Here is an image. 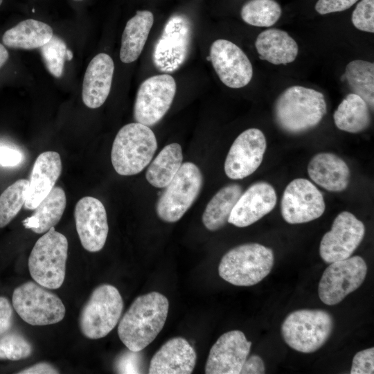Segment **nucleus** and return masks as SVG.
I'll use <instances>...</instances> for the list:
<instances>
[{"label": "nucleus", "instance_id": "obj_39", "mask_svg": "<svg viewBox=\"0 0 374 374\" xmlns=\"http://www.w3.org/2000/svg\"><path fill=\"white\" fill-rule=\"evenodd\" d=\"M12 323V305L6 297L0 296V337L10 329Z\"/></svg>", "mask_w": 374, "mask_h": 374}, {"label": "nucleus", "instance_id": "obj_38", "mask_svg": "<svg viewBox=\"0 0 374 374\" xmlns=\"http://www.w3.org/2000/svg\"><path fill=\"white\" fill-rule=\"evenodd\" d=\"M358 0H318L316 11L320 15L341 12L353 6Z\"/></svg>", "mask_w": 374, "mask_h": 374}, {"label": "nucleus", "instance_id": "obj_42", "mask_svg": "<svg viewBox=\"0 0 374 374\" xmlns=\"http://www.w3.org/2000/svg\"><path fill=\"white\" fill-rule=\"evenodd\" d=\"M59 372L51 364L40 362L18 372L20 374H55Z\"/></svg>", "mask_w": 374, "mask_h": 374}, {"label": "nucleus", "instance_id": "obj_43", "mask_svg": "<svg viewBox=\"0 0 374 374\" xmlns=\"http://www.w3.org/2000/svg\"><path fill=\"white\" fill-rule=\"evenodd\" d=\"M9 57V54L6 47L0 43V68L2 67Z\"/></svg>", "mask_w": 374, "mask_h": 374}, {"label": "nucleus", "instance_id": "obj_23", "mask_svg": "<svg viewBox=\"0 0 374 374\" xmlns=\"http://www.w3.org/2000/svg\"><path fill=\"white\" fill-rule=\"evenodd\" d=\"M255 47L260 59L275 65L294 62L299 53L296 42L286 31L278 28L261 32L256 37Z\"/></svg>", "mask_w": 374, "mask_h": 374}, {"label": "nucleus", "instance_id": "obj_33", "mask_svg": "<svg viewBox=\"0 0 374 374\" xmlns=\"http://www.w3.org/2000/svg\"><path fill=\"white\" fill-rule=\"evenodd\" d=\"M40 53L48 72L55 78H60L63 73L66 53L65 42L59 37L51 39L40 48Z\"/></svg>", "mask_w": 374, "mask_h": 374}, {"label": "nucleus", "instance_id": "obj_45", "mask_svg": "<svg viewBox=\"0 0 374 374\" xmlns=\"http://www.w3.org/2000/svg\"><path fill=\"white\" fill-rule=\"evenodd\" d=\"M3 0H0V6L1 5Z\"/></svg>", "mask_w": 374, "mask_h": 374}, {"label": "nucleus", "instance_id": "obj_14", "mask_svg": "<svg viewBox=\"0 0 374 374\" xmlns=\"http://www.w3.org/2000/svg\"><path fill=\"white\" fill-rule=\"evenodd\" d=\"M267 148L263 132L257 128L242 132L233 141L226 157L224 172L232 179H242L260 166Z\"/></svg>", "mask_w": 374, "mask_h": 374}, {"label": "nucleus", "instance_id": "obj_46", "mask_svg": "<svg viewBox=\"0 0 374 374\" xmlns=\"http://www.w3.org/2000/svg\"><path fill=\"white\" fill-rule=\"evenodd\" d=\"M32 11L34 12H35V9H33Z\"/></svg>", "mask_w": 374, "mask_h": 374}, {"label": "nucleus", "instance_id": "obj_2", "mask_svg": "<svg viewBox=\"0 0 374 374\" xmlns=\"http://www.w3.org/2000/svg\"><path fill=\"white\" fill-rule=\"evenodd\" d=\"M326 111V102L322 93L299 85L284 90L274 106L277 125L290 134H300L315 127Z\"/></svg>", "mask_w": 374, "mask_h": 374}, {"label": "nucleus", "instance_id": "obj_10", "mask_svg": "<svg viewBox=\"0 0 374 374\" xmlns=\"http://www.w3.org/2000/svg\"><path fill=\"white\" fill-rule=\"evenodd\" d=\"M367 266L359 256L330 263L323 271L318 293L321 301L328 305L340 303L364 282Z\"/></svg>", "mask_w": 374, "mask_h": 374}, {"label": "nucleus", "instance_id": "obj_12", "mask_svg": "<svg viewBox=\"0 0 374 374\" xmlns=\"http://www.w3.org/2000/svg\"><path fill=\"white\" fill-rule=\"evenodd\" d=\"M326 209L321 191L303 178L292 180L285 188L280 204L281 215L289 224H302L320 217Z\"/></svg>", "mask_w": 374, "mask_h": 374}, {"label": "nucleus", "instance_id": "obj_7", "mask_svg": "<svg viewBox=\"0 0 374 374\" xmlns=\"http://www.w3.org/2000/svg\"><path fill=\"white\" fill-rule=\"evenodd\" d=\"M123 308V299L116 287L109 284L99 285L81 311L82 333L91 339L105 337L118 323Z\"/></svg>", "mask_w": 374, "mask_h": 374}, {"label": "nucleus", "instance_id": "obj_9", "mask_svg": "<svg viewBox=\"0 0 374 374\" xmlns=\"http://www.w3.org/2000/svg\"><path fill=\"white\" fill-rule=\"evenodd\" d=\"M12 305L19 316L32 326L54 324L62 321L65 315V307L61 299L32 281L14 290Z\"/></svg>", "mask_w": 374, "mask_h": 374}, {"label": "nucleus", "instance_id": "obj_11", "mask_svg": "<svg viewBox=\"0 0 374 374\" xmlns=\"http://www.w3.org/2000/svg\"><path fill=\"white\" fill-rule=\"evenodd\" d=\"M177 90L172 76L161 74L151 76L140 85L134 106L136 122L147 126L157 124L170 109Z\"/></svg>", "mask_w": 374, "mask_h": 374}, {"label": "nucleus", "instance_id": "obj_27", "mask_svg": "<svg viewBox=\"0 0 374 374\" xmlns=\"http://www.w3.org/2000/svg\"><path fill=\"white\" fill-rule=\"evenodd\" d=\"M336 127L349 133H359L370 125V107L358 95L350 93L338 105L333 114Z\"/></svg>", "mask_w": 374, "mask_h": 374}, {"label": "nucleus", "instance_id": "obj_36", "mask_svg": "<svg viewBox=\"0 0 374 374\" xmlns=\"http://www.w3.org/2000/svg\"><path fill=\"white\" fill-rule=\"evenodd\" d=\"M141 351H132L128 349L117 359L115 368L119 373H141Z\"/></svg>", "mask_w": 374, "mask_h": 374}, {"label": "nucleus", "instance_id": "obj_20", "mask_svg": "<svg viewBox=\"0 0 374 374\" xmlns=\"http://www.w3.org/2000/svg\"><path fill=\"white\" fill-rule=\"evenodd\" d=\"M62 169L59 153L46 151L36 159L29 180L24 208L34 210L51 192L58 179Z\"/></svg>", "mask_w": 374, "mask_h": 374}, {"label": "nucleus", "instance_id": "obj_16", "mask_svg": "<svg viewBox=\"0 0 374 374\" xmlns=\"http://www.w3.org/2000/svg\"><path fill=\"white\" fill-rule=\"evenodd\" d=\"M76 231L80 242L88 251L101 250L106 242L109 226L105 208L93 197H84L74 209Z\"/></svg>", "mask_w": 374, "mask_h": 374}, {"label": "nucleus", "instance_id": "obj_35", "mask_svg": "<svg viewBox=\"0 0 374 374\" xmlns=\"http://www.w3.org/2000/svg\"><path fill=\"white\" fill-rule=\"evenodd\" d=\"M354 26L359 30L374 33V0H361L351 18Z\"/></svg>", "mask_w": 374, "mask_h": 374}, {"label": "nucleus", "instance_id": "obj_18", "mask_svg": "<svg viewBox=\"0 0 374 374\" xmlns=\"http://www.w3.org/2000/svg\"><path fill=\"white\" fill-rule=\"evenodd\" d=\"M276 193L267 182L258 181L250 186L238 199L228 222L238 227H246L270 213L276 204Z\"/></svg>", "mask_w": 374, "mask_h": 374}, {"label": "nucleus", "instance_id": "obj_40", "mask_svg": "<svg viewBox=\"0 0 374 374\" xmlns=\"http://www.w3.org/2000/svg\"><path fill=\"white\" fill-rule=\"evenodd\" d=\"M22 161L21 153L12 148L0 145V165L15 166Z\"/></svg>", "mask_w": 374, "mask_h": 374}, {"label": "nucleus", "instance_id": "obj_41", "mask_svg": "<svg viewBox=\"0 0 374 374\" xmlns=\"http://www.w3.org/2000/svg\"><path fill=\"white\" fill-rule=\"evenodd\" d=\"M265 373L264 362L262 358L256 355H251L246 359L240 372L242 374H263Z\"/></svg>", "mask_w": 374, "mask_h": 374}, {"label": "nucleus", "instance_id": "obj_26", "mask_svg": "<svg viewBox=\"0 0 374 374\" xmlns=\"http://www.w3.org/2000/svg\"><path fill=\"white\" fill-rule=\"evenodd\" d=\"M51 27L42 21L28 19L7 30L3 35L5 46L17 49L40 48L53 37Z\"/></svg>", "mask_w": 374, "mask_h": 374}, {"label": "nucleus", "instance_id": "obj_37", "mask_svg": "<svg viewBox=\"0 0 374 374\" xmlns=\"http://www.w3.org/2000/svg\"><path fill=\"white\" fill-rule=\"evenodd\" d=\"M374 348L364 349L353 357L350 374H373L374 373Z\"/></svg>", "mask_w": 374, "mask_h": 374}, {"label": "nucleus", "instance_id": "obj_30", "mask_svg": "<svg viewBox=\"0 0 374 374\" xmlns=\"http://www.w3.org/2000/svg\"><path fill=\"white\" fill-rule=\"evenodd\" d=\"M344 77L353 93L363 98L370 108L374 105V64L355 60L346 66Z\"/></svg>", "mask_w": 374, "mask_h": 374}, {"label": "nucleus", "instance_id": "obj_8", "mask_svg": "<svg viewBox=\"0 0 374 374\" xmlns=\"http://www.w3.org/2000/svg\"><path fill=\"white\" fill-rule=\"evenodd\" d=\"M202 184V174L195 163L181 164L157 202L158 217L169 223L179 220L196 200Z\"/></svg>", "mask_w": 374, "mask_h": 374}, {"label": "nucleus", "instance_id": "obj_6", "mask_svg": "<svg viewBox=\"0 0 374 374\" xmlns=\"http://www.w3.org/2000/svg\"><path fill=\"white\" fill-rule=\"evenodd\" d=\"M334 326L330 313L322 310H299L290 313L281 326L285 343L303 353H314L328 339Z\"/></svg>", "mask_w": 374, "mask_h": 374}, {"label": "nucleus", "instance_id": "obj_25", "mask_svg": "<svg viewBox=\"0 0 374 374\" xmlns=\"http://www.w3.org/2000/svg\"><path fill=\"white\" fill-rule=\"evenodd\" d=\"M66 204L64 190L60 186L53 187L35 207L33 215L22 221L23 225L36 233H44L59 222Z\"/></svg>", "mask_w": 374, "mask_h": 374}, {"label": "nucleus", "instance_id": "obj_17", "mask_svg": "<svg viewBox=\"0 0 374 374\" xmlns=\"http://www.w3.org/2000/svg\"><path fill=\"white\" fill-rule=\"evenodd\" d=\"M251 342L240 330L222 335L211 347L205 366L206 374H238L247 358Z\"/></svg>", "mask_w": 374, "mask_h": 374}, {"label": "nucleus", "instance_id": "obj_15", "mask_svg": "<svg viewBox=\"0 0 374 374\" xmlns=\"http://www.w3.org/2000/svg\"><path fill=\"white\" fill-rule=\"evenodd\" d=\"M210 60L220 80L228 87H244L253 77V66L249 57L231 41H214L210 48Z\"/></svg>", "mask_w": 374, "mask_h": 374}, {"label": "nucleus", "instance_id": "obj_1", "mask_svg": "<svg viewBox=\"0 0 374 374\" xmlns=\"http://www.w3.org/2000/svg\"><path fill=\"white\" fill-rule=\"evenodd\" d=\"M169 302L162 294L152 292L136 298L121 318L118 335L127 349L141 351L161 331Z\"/></svg>", "mask_w": 374, "mask_h": 374}, {"label": "nucleus", "instance_id": "obj_5", "mask_svg": "<svg viewBox=\"0 0 374 374\" xmlns=\"http://www.w3.org/2000/svg\"><path fill=\"white\" fill-rule=\"evenodd\" d=\"M68 256V240L54 227L35 242L28 258V269L33 280L48 289L62 285Z\"/></svg>", "mask_w": 374, "mask_h": 374}, {"label": "nucleus", "instance_id": "obj_4", "mask_svg": "<svg viewBox=\"0 0 374 374\" xmlns=\"http://www.w3.org/2000/svg\"><path fill=\"white\" fill-rule=\"evenodd\" d=\"M274 261L271 249L258 243H246L230 249L223 256L218 272L222 278L232 285L252 286L269 274Z\"/></svg>", "mask_w": 374, "mask_h": 374}, {"label": "nucleus", "instance_id": "obj_3", "mask_svg": "<svg viewBox=\"0 0 374 374\" xmlns=\"http://www.w3.org/2000/svg\"><path fill=\"white\" fill-rule=\"evenodd\" d=\"M157 148L156 136L148 126L137 122L127 124L114 140L112 166L121 175H136L150 163Z\"/></svg>", "mask_w": 374, "mask_h": 374}, {"label": "nucleus", "instance_id": "obj_21", "mask_svg": "<svg viewBox=\"0 0 374 374\" xmlns=\"http://www.w3.org/2000/svg\"><path fill=\"white\" fill-rule=\"evenodd\" d=\"M114 64L106 53L96 55L89 62L83 80L82 97L89 108L100 107L108 97L113 78Z\"/></svg>", "mask_w": 374, "mask_h": 374}, {"label": "nucleus", "instance_id": "obj_32", "mask_svg": "<svg viewBox=\"0 0 374 374\" xmlns=\"http://www.w3.org/2000/svg\"><path fill=\"white\" fill-rule=\"evenodd\" d=\"M29 181L21 179L0 195V228L5 227L18 214L26 202Z\"/></svg>", "mask_w": 374, "mask_h": 374}, {"label": "nucleus", "instance_id": "obj_13", "mask_svg": "<svg viewBox=\"0 0 374 374\" xmlns=\"http://www.w3.org/2000/svg\"><path fill=\"white\" fill-rule=\"evenodd\" d=\"M365 235V226L353 213L343 211L335 217L331 230L323 236L319 253L326 263L346 259L353 253Z\"/></svg>", "mask_w": 374, "mask_h": 374}, {"label": "nucleus", "instance_id": "obj_44", "mask_svg": "<svg viewBox=\"0 0 374 374\" xmlns=\"http://www.w3.org/2000/svg\"><path fill=\"white\" fill-rule=\"evenodd\" d=\"M73 54L72 51L69 49H66V57L68 60H71L73 59Z\"/></svg>", "mask_w": 374, "mask_h": 374}, {"label": "nucleus", "instance_id": "obj_22", "mask_svg": "<svg viewBox=\"0 0 374 374\" xmlns=\"http://www.w3.org/2000/svg\"><path fill=\"white\" fill-rule=\"evenodd\" d=\"M308 172L313 181L330 192L343 191L350 182L348 165L333 153L321 152L314 155L308 163Z\"/></svg>", "mask_w": 374, "mask_h": 374}, {"label": "nucleus", "instance_id": "obj_28", "mask_svg": "<svg viewBox=\"0 0 374 374\" xmlns=\"http://www.w3.org/2000/svg\"><path fill=\"white\" fill-rule=\"evenodd\" d=\"M242 193V187L238 184H231L219 190L203 213L204 226L212 231L223 227L228 222L231 212Z\"/></svg>", "mask_w": 374, "mask_h": 374}, {"label": "nucleus", "instance_id": "obj_31", "mask_svg": "<svg viewBox=\"0 0 374 374\" xmlns=\"http://www.w3.org/2000/svg\"><path fill=\"white\" fill-rule=\"evenodd\" d=\"M282 9L275 0H249L242 7V20L253 26L269 27L280 19Z\"/></svg>", "mask_w": 374, "mask_h": 374}, {"label": "nucleus", "instance_id": "obj_34", "mask_svg": "<svg viewBox=\"0 0 374 374\" xmlns=\"http://www.w3.org/2000/svg\"><path fill=\"white\" fill-rule=\"evenodd\" d=\"M32 351L31 344L18 333H6L0 337V359H23L29 357Z\"/></svg>", "mask_w": 374, "mask_h": 374}, {"label": "nucleus", "instance_id": "obj_29", "mask_svg": "<svg viewBox=\"0 0 374 374\" xmlns=\"http://www.w3.org/2000/svg\"><path fill=\"white\" fill-rule=\"evenodd\" d=\"M182 159L179 143L167 145L149 165L145 174L147 181L154 187L166 188L179 170Z\"/></svg>", "mask_w": 374, "mask_h": 374}, {"label": "nucleus", "instance_id": "obj_19", "mask_svg": "<svg viewBox=\"0 0 374 374\" xmlns=\"http://www.w3.org/2000/svg\"><path fill=\"white\" fill-rule=\"evenodd\" d=\"M197 354L183 337L168 340L152 356L150 374H190L195 368Z\"/></svg>", "mask_w": 374, "mask_h": 374}, {"label": "nucleus", "instance_id": "obj_47", "mask_svg": "<svg viewBox=\"0 0 374 374\" xmlns=\"http://www.w3.org/2000/svg\"><path fill=\"white\" fill-rule=\"evenodd\" d=\"M75 1H82V0H75Z\"/></svg>", "mask_w": 374, "mask_h": 374}, {"label": "nucleus", "instance_id": "obj_24", "mask_svg": "<svg viewBox=\"0 0 374 374\" xmlns=\"http://www.w3.org/2000/svg\"><path fill=\"white\" fill-rule=\"evenodd\" d=\"M153 23L154 16L149 10H138L128 20L121 38V62L129 64L137 60L143 49Z\"/></svg>", "mask_w": 374, "mask_h": 374}]
</instances>
